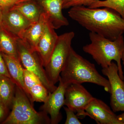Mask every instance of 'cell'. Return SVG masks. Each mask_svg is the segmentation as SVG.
Here are the masks:
<instances>
[{
	"label": "cell",
	"mask_w": 124,
	"mask_h": 124,
	"mask_svg": "<svg viewBox=\"0 0 124 124\" xmlns=\"http://www.w3.org/2000/svg\"><path fill=\"white\" fill-rule=\"evenodd\" d=\"M71 18L90 31L114 40L124 32V18L112 9L90 8L81 6L71 7Z\"/></svg>",
	"instance_id": "obj_1"
},
{
	"label": "cell",
	"mask_w": 124,
	"mask_h": 124,
	"mask_svg": "<svg viewBox=\"0 0 124 124\" xmlns=\"http://www.w3.org/2000/svg\"><path fill=\"white\" fill-rule=\"evenodd\" d=\"M60 80L67 85L72 83H93L102 86L108 93L110 92L108 80L99 73L94 64L77 54L72 47L60 73Z\"/></svg>",
	"instance_id": "obj_2"
},
{
	"label": "cell",
	"mask_w": 124,
	"mask_h": 124,
	"mask_svg": "<svg viewBox=\"0 0 124 124\" xmlns=\"http://www.w3.org/2000/svg\"><path fill=\"white\" fill-rule=\"evenodd\" d=\"M89 37L91 43L83 46V51L90 54L102 68L107 67L113 60H115L118 66L119 75L124 80V72L121 62L124 52L123 35L114 40L93 32H90Z\"/></svg>",
	"instance_id": "obj_3"
},
{
	"label": "cell",
	"mask_w": 124,
	"mask_h": 124,
	"mask_svg": "<svg viewBox=\"0 0 124 124\" xmlns=\"http://www.w3.org/2000/svg\"><path fill=\"white\" fill-rule=\"evenodd\" d=\"M2 124H49L51 120L44 111H37L26 93L16 85L12 110Z\"/></svg>",
	"instance_id": "obj_4"
},
{
	"label": "cell",
	"mask_w": 124,
	"mask_h": 124,
	"mask_svg": "<svg viewBox=\"0 0 124 124\" xmlns=\"http://www.w3.org/2000/svg\"><path fill=\"white\" fill-rule=\"evenodd\" d=\"M75 33L70 31L58 36L55 46L45 67L46 76L52 84L59 82L60 73L66 63Z\"/></svg>",
	"instance_id": "obj_5"
},
{
	"label": "cell",
	"mask_w": 124,
	"mask_h": 124,
	"mask_svg": "<svg viewBox=\"0 0 124 124\" xmlns=\"http://www.w3.org/2000/svg\"><path fill=\"white\" fill-rule=\"evenodd\" d=\"M18 57L24 69L35 74L39 79L49 93H53L57 87L52 84L46 76L39 56L19 38L17 40Z\"/></svg>",
	"instance_id": "obj_6"
},
{
	"label": "cell",
	"mask_w": 124,
	"mask_h": 124,
	"mask_svg": "<svg viewBox=\"0 0 124 124\" xmlns=\"http://www.w3.org/2000/svg\"><path fill=\"white\" fill-rule=\"evenodd\" d=\"M64 105L77 113L79 119L87 116L85 109L94 97L81 84L72 83L67 86Z\"/></svg>",
	"instance_id": "obj_7"
},
{
	"label": "cell",
	"mask_w": 124,
	"mask_h": 124,
	"mask_svg": "<svg viewBox=\"0 0 124 124\" xmlns=\"http://www.w3.org/2000/svg\"><path fill=\"white\" fill-rule=\"evenodd\" d=\"M102 72L106 76L110 86V105L114 112H124V82L118 73L117 64L112 62L110 66L102 68Z\"/></svg>",
	"instance_id": "obj_8"
},
{
	"label": "cell",
	"mask_w": 124,
	"mask_h": 124,
	"mask_svg": "<svg viewBox=\"0 0 124 124\" xmlns=\"http://www.w3.org/2000/svg\"><path fill=\"white\" fill-rule=\"evenodd\" d=\"M68 85L59 80L57 88L53 93H49L47 99L40 108L41 110L49 114L51 124H58L62 120L60 110L64 105V94Z\"/></svg>",
	"instance_id": "obj_9"
},
{
	"label": "cell",
	"mask_w": 124,
	"mask_h": 124,
	"mask_svg": "<svg viewBox=\"0 0 124 124\" xmlns=\"http://www.w3.org/2000/svg\"><path fill=\"white\" fill-rule=\"evenodd\" d=\"M87 116L98 124H123L105 103L94 98L85 109Z\"/></svg>",
	"instance_id": "obj_10"
},
{
	"label": "cell",
	"mask_w": 124,
	"mask_h": 124,
	"mask_svg": "<svg viewBox=\"0 0 124 124\" xmlns=\"http://www.w3.org/2000/svg\"><path fill=\"white\" fill-rule=\"evenodd\" d=\"M54 30L48 20L37 46V52L44 67L48 62L58 37Z\"/></svg>",
	"instance_id": "obj_11"
},
{
	"label": "cell",
	"mask_w": 124,
	"mask_h": 124,
	"mask_svg": "<svg viewBox=\"0 0 124 124\" xmlns=\"http://www.w3.org/2000/svg\"><path fill=\"white\" fill-rule=\"evenodd\" d=\"M2 11V26L19 38L32 23L15 10L10 8Z\"/></svg>",
	"instance_id": "obj_12"
},
{
	"label": "cell",
	"mask_w": 124,
	"mask_h": 124,
	"mask_svg": "<svg viewBox=\"0 0 124 124\" xmlns=\"http://www.w3.org/2000/svg\"><path fill=\"white\" fill-rule=\"evenodd\" d=\"M48 16L54 28L67 26L69 23L62 13L64 0H36Z\"/></svg>",
	"instance_id": "obj_13"
},
{
	"label": "cell",
	"mask_w": 124,
	"mask_h": 124,
	"mask_svg": "<svg viewBox=\"0 0 124 124\" xmlns=\"http://www.w3.org/2000/svg\"><path fill=\"white\" fill-rule=\"evenodd\" d=\"M48 20V16L45 12H43L38 21L32 23L19 37V38L33 51H37L38 43Z\"/></svg>",
	"instance_id": "obj_14"
},
{
	"label": "cell",
	"mask_w": 124,
	"mask_h": 124,
	"mask_svg": "<svg viewBox=\"0 0 124 124\" xmlns=\"http://www.w3.org/2000/svg\"><path fill=\"white\" fill-rule=\"evenodd\" d=\"M11 79L27 95L23 81V68L19 58L1 53Z\"/></svg>",
	"instance_id": "obj_15"
},
{
	"label": "cell",
	"mask_w": 124,
	"mask_h": 124,
	"mask_svg": "<svg viewBox=\"0 0 124 124\" xmlns=\"http://www.w3.org/2000/svg\"><path fill=\"white\" fill-rule=\"evenodd\" d=\"M10 8L19 12L31 23L38 21L42 13V7L37 0H31L16 4Z\"/></svg>",
	"instance_id": "obj_16"
},
{
	"label": "cell",
	"mask_w": 124,
	"mask_h": 124,
	"mask_svg": "<svg viewBox=\"0 0 124 124\" xmlns=\"http://www.w3.org/2000/svg\"><path fill=\"white\" fill-rule=\"evenodd\" d=\"M19 37L15 35L0 24V51L7 55L18 58L17 40Z\"/></svg>",
	"instance_id": "obj_17"
},
{
	"label": "cell",
	"mask_w": 124,
	"mask_h": 124,
	"mask_svg": "<svg viewBox=\"0 0 124 124\" xmlns=\"http://www.w3.org/2000/svg\"><path fill=\"white\" fill-rule=\"evenodd\" d=\"M16 85L11 78L0 76V101L8 108L12 106Z\"/></svg>",
	"instance_id": "obj_18"
},
{
	"label": "cell",
	"mask_w": 124,
	"mask_h": 124,
	"mask_svg": "<svg viewBox=\"0 0 124 124\" xmlns=\"http://www.w3.org/2000/svg\"><path fill=\"white\" fill-rule=\"evenodd\" d=\"M88 7H106L112 9L118 13L124 18V0H97Z\"/></svg>",
	"instance_id": "obj_19"
},
{
	"label": "cell",
	"mask_w": 124,
	"mask_h": 124,
	"mask_svg": "<svg viewBox=\"0 0 124 124\" xmlns=\"http://www.w3.org/2000/svg\"><path fill=\"white\" fill-rule=\"evenodd\" d=\"M48 90L42 83L37 84L32 86L28 91L29 98L31 102H44L48 95Z\"/></svg>",
	"instance_id": "obj_20"
},
{
	"label": "cell",
	"mask_w": 124,
	"mask_h": 124,
	"mask_svg": "<svg viewBox=\"0 0 124 124\" xmlns=\"http://www.w3.org/2000/svg\"><path fill=\"white\" fill-rule=\"evenodd\" d=\"M23 77L24 86L26 90L27 95L29 98L28 91L29 89L35 85L41 82L37 76L24 68L23 69Z\"/></svg>",
	"instance_id": "obj_21"
},
{
	"label": "cell",
	"mask_w": 124,
	"mask_h": 124,
	"mask_svg": "<svg viewBox=\"0 0 124 124\" xmlns=\"http://www.w3.org/2000/svg\"><path fill=\"white\" fill-rule=\"evenodd\" d=\"M97 0H70L63 6V8L67 9L76 6L89 7Z\"/></svg>",
	"instance_id": "obj_22"
},
{
	"label": "cell",
	"mask_w": 124,
	"mask_h": 124,
	"mask_svg": "<svg viewBox=\"0 0 124 124\" xmlns=\"http://www.w3.org/2000/svg\"><path fill=\"white\" fill-rule=\"evenodd\" d=\"M66 114L67 118L65 124H81L77 115H75L74 111L68 107H64Z\"/></svg>",
	"instance_id": "obj_23"
},
{
	"label": "cell",
	"mask_w": 124,
	"mask_h": 124,
	"mask_svg": "<svg viewBox=\"0 0 124 124\" xmlns=\"http://www.w3.org/2000/svg\"><path fill=\"white\" fill-rule=\"evenodd\" d=\"M0 76H4L11 78L8 71L7 66L0 51Z\"/></svg>",
	"instance_id": "obj_24"
},
{
	"label": "cell",
	"mask_w": 124,
	"mask_h": 124,
	"mask_svg": "<svg viewBox=\"0 0 124 124\" xmlns=\"http://www.w3.org/2000/svg\"><path fill=\"white\" fill-rule=\"evenodd\" d=\"M17 0H0V8L1 10L9 9L16 4Z\"/></svg>",
	"instance_id": "obj_25"
},
{
	"label": "cell",
	"mask_w": 124,
	"mask_h": 124,
	"mask_svg": "<svg viewBox=\"0 0 124 124\" xmlns=\"http://www.w3.org/2000/svg\"><path fill=\"white\" fill-rule=\"evenodd\" d=\"M8 109V108L0 101V122L3 120L6 116Z\"/></svg>",
	"instance_id": "obj_26"
},
{
	"label": "cell",
	"mask_w": 124,
	"mask_h": 124,
	"mask_svg": "<svg viewBox=\"0 0 124 124\" xmlns=\"http://www.w3.org/2000/svg\"><path fill=\"white\" fill-rule=\"evenodd\" d=\"M117 116L119 120L122 122L123 124H124V112L122 114Z\"/></svg>",
	"instance_id": "obj_27"
},
{
	"label": "cell",
	"mask_w": 124,
	"mask_h": 124,
	"mask_svg": "<svg viewBox=\"0 0 124 124\" xmlns=\"http://www.w3.org/2000/svg\"><path fill=\"white\" fill-rule=\"evenodd\" d=\"M31 0H17V3H16V4H18V3H21V2H25V1H28Z\"/></svg>",
	"instance_id": "obj_28"
},
{
	"label": "cell",
	"mask_w": 124,
	"mask_h": 124,
	"mask_svg": "<svg viewBox=\"0 0 124 124\" xmlns=\"http://www.w3.org/2000/svg\"><path fill=\"white\" fill-rule=\"evenodd\" d=\"M2 11L1 10L0 8V24L1 23L2 18Z\"/></svg>",
	"instance_id": "obj_29"
},
{
	"label": "cell",
	"mask_w": 124,
	"mask_h": 124,
	"mask_svg": "<svg viewBox=\"0 0 124 124\" xmlns=\"http://www.w3.org/2000/svg\"><path fill=\"white\" fill-rule=\"evenodd\" d=\"M122 61H123V64L124 65V54H123V55H122Z\"/></svg>",
	"instance_id": "obj_30"
},
{
	"label": "cell",
	"mask_w": 124,
	"mask_h": 124,
	"mask_svg": "<svg viewBox=\"0 0 124 124\" xmlns=\"http://www.w3.org/2000/svg\"><path fill=\"white\" fill-rule=\"evenodd\" d=\"M69 0H64L63 5V6L64 4H66V3H67V2H68V1Z\"/></svg>",
	"instance_id": "obj_31"
}]
</instances>
